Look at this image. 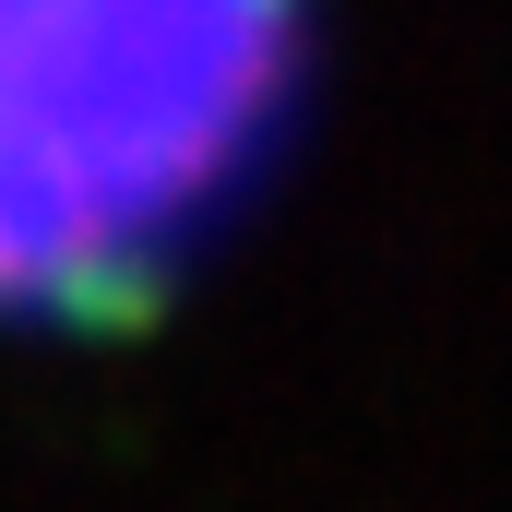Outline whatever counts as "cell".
Listing matches in <instances>:
<instances>
[{"label": "cell", "instance_id": "1", "mask_svg": "<svg viewBox=\"0 0 512 512\" xmlns=\"http://www.w3.org/2000/svg\"><path fill=\"white\" fill-rule=\"evenodd\" d=\"M298 0H0V334L131 310L227 203Z\"/></svg>", "mask_w": 512, "mask_h": 512}]
</instances>
